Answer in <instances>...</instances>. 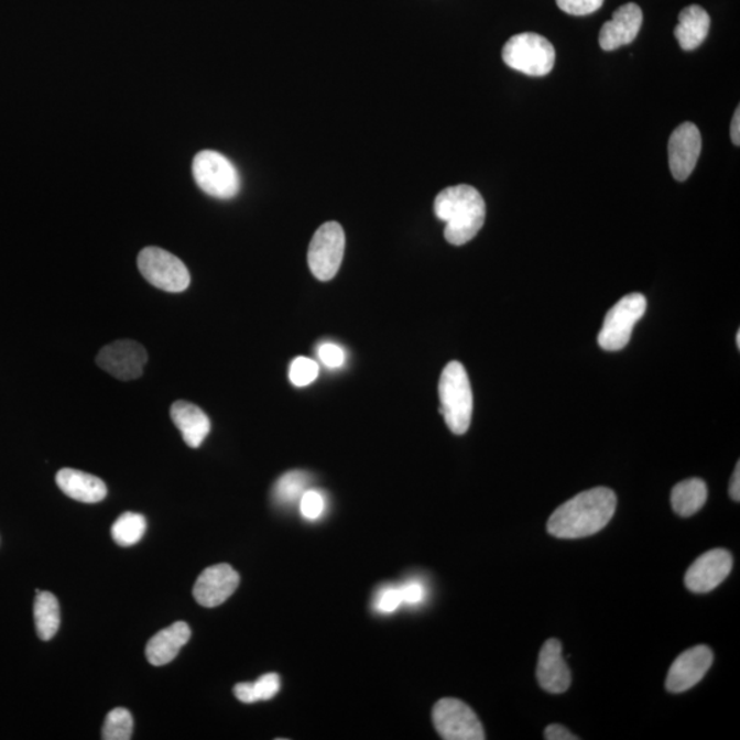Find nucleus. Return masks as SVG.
I'll use <instances>...</instances> for the list:
<instances>
[{
  "label": "nucleus",
  "mask_w": 740,
  "mask_h": 740,
  "mask_svg": "<svg viewBox=\"0 0 740 740\" xmlns=\"http://www.w3.org/2000/svg\"><path fill=\"white\" fill-rule=\"evenodd\" d=\"M616 508V493L607 487L583 491L555 510L548 519L547 532L559 540L596 535L613 519Z\"/></svg>",
  "instance_id": "nucleus-1"
},
{
  "label": "nucleus",
  "mask_w": 740,
  "mask_h": 740,
  "mask_svg": "<svg viewBox=\"0 0 740 740\" xmlns=\"http://www.w3.org/2000/svg\"><path fill=\"white\" fill-rule=\"evenodd\" d=\"M434 210L436 217L446 222L445 238L453 246L467 244L485 226V199L472 185L443 189L436 196Z\"/></svg>",
  "instance_id": "nucleus-2"
},
{
  "label": "nucleus",
  "mask_w": 740,
  "mask_h": 740,
  "mask_svg": "<svg viewBox=\"0 0 740 740\" xmlns=\"http://www.w3.org/2000/svg\"><path fill=\"white\" fill-rule=\"evenodd\" d=\"M440 414L448 429L467 434L472 422V387L461 362L453 361L443 370L439 381Z\"/></svg>",
  "instance_id": "nucleus-3"
},
{
  "label": "nucleus",
  "mask_w": 740,
  "mask_h": 740,
  "mask_svg": "<svg viewBox=\"0 0 740 740\" xmlns=\"http://www.w3.org/2000/svg\"><path fill=\"white\" fill-rule=\"evenodd\" d=\"M502 58L512 69L526 76L542 77L553 70L555 50L546 37L537 33H520L504 44Z\"/></svg>",
  "instance_id": "nucleus-4"
},
{
  "label": "nucleus",
  "mask_w": 740,
  "mask_h": 740,
  "mask_svg": "<svg viewBox=\"0 0 740 740\" xmlns=\"http://www.w3.org/2000/svg\"><path fill=\"white\" fill-rule=\"evenodd\" d=\"M193 175L205 194L231 199L240 189V176L232 162L217 151H200L193 162Z\"/></svg>",
  "instance_id": "nucleus-5"
},
{
  "label": "nucleus",
  "mask_w": 740,
  "mask_h": 740,
  "mask_svg": "<svg viewBox=\"0 0 740 740\" xmlns=\"http://www.w3.org/2000/svg\"><path fill=\"white\" fill-rule=\"evenodd\" d=\"M648 301L644 295L633 293L621 298L605 317L598 344L607 351H619L630 344L633 327L644 316Z\"/></svg>",
  "instance_id": "nucleus-6"
},
{
  "label": "nucleus",
  "mask_w": 740,
  "mask_h": 740,
  "mask_svg": "<svg viewBox=\"0 0 740 740\" xmlns=\"http://www.w3.org/2000/svg\"><path fill=\"white\" fill-rule=\"evenodd\" d=\"M140 273L151 285L166 293H183L191 276L182 260L160 247H145L138 258Z\"/></svg>",
  "instance_id": "nucleus-7"
},
{
  "label": "nucleus",
  "mask_w": 740,
  "mask_h": 740,
  "mask_svg": "<svg viewBox=\"0 0 740 740\" xmlns=\"http://www.w3.org/2000/svg\"><path fill=\"white\" fill-rule=\"evenodd\" d=\"M346 237L338 222H327L314 233L308 246L307 262L314 278L329 282L339 272L344 261Z\"/></svg>",
  "instance_id": "nucleus-8"
},
{
  "label": "nucleus",
  "mask_w": 740,
  "mask_h": 740,
  "mask_svg": "<svg viewBox=\"0 0 740 740\" xmlns=\"http://www.w3.org/2000/svg\"><path fill=\"white\" fill-rule=\"evenodd\" d=\"M435 730L446 740H485L483 726L463 700L440 699L432 710Z\"/></svg>",
  "instance_id": "nucleus-9"
},
{
  "label": "nucleus",
  "mask_w": 740,
  "mask_h": 740,
  "mask_svg": "<svg viewBox=\"0 0 740 740\" xmlns=\"http://www.w3.org/2000/svg\"><path fill=\"white\" fill-rule=\"evenodd\" d=\"M148 360V351L133 340L115 341L104 347L97 357V363L105 372L123 381L140 378Z\"/></svg>",
  "instance_id": "nucleus-10"
},
{
  "label": "nucleus",
  "mask_w": 740,
  "mask_h": 740,
  "mask_svg": "<svg viewBox=\"0 0 740 740\" xmlns=\"http://www.w3.org/2000/svg\"><path fill=\"white\" fill-rule=\"evenodd\" d=\"M703 137L697 126L684 122L672 132L668 143L670 167L677 182L687 181L697 166Z\"/></svg>",
  "instance_id": "nucleus-11"
},
{
  "label": "nucleus",
  "mask_w": 740,
  "mask_h": 740,
  "mask_svg": "<svg viewBox=\"0 0 740 740\" xmlns=\"http://www.w3.org/2000/svg\"><path fill=\"white\" fill-rule=\"evenodd\" d=\"M733 565L732 555L725 548H715L700 555L689 566L684 583L689 591L705 594L715 590L731 574Z\"/></svg>",
  "instance_id": "nucleus-12"
},
{
  "label": "nucleus",
  "mask_w": 740,
  "mask_h": 740,
  "mask_svg": "<svg viewBox=\"0 0 740 740\" xmlns=\"http://www.w3.org/2000/svg\"><path fill=\"white\" fill-rule=\"evenodd\" d=\"M240 577L228 564H218L202 572L194 586L196 602L205 608L220 607L239 587Z\"/></svg>",
  "instance_id": "nucleus-13"
},
{
  "label": "nucleus",
  "mask_w": 740,
  "mask_h": 740,
  "mask_svg": "<svg viewBox=\"0 0 740 740\" xmlns=\"http://www.w3.org/2000/svg\"><path fill=\"white\" fill-rule=\"evenodd\" d=\"M714 664V653L708 646H695L686 650L672 664L666 677V689L681 694L703 681Z\"/></svg>",
  "instance_id": "nucleus-14"
},
{
  "label": "nucleus",
  "mask_w": 740,
  "mask_h": 740,
  "mask_svg": "<svg viewBox=\"0 0 740 740\" xmlns=\"http://www.w3.org/2000/svg\"><path fill=\"white\" fill-rule=\"evenodd\" d=\"M643 24L642 9L635 3L622 4L612 15V20L605 22L599 32V46L605 52L614 50L635 41Z\"/></svg>",
  "instance_id": "nucleus-15"
},
{
  "label": "nucleus",
  "mask_w": 740,
  "mask_h": 740,
  "mask_svg": "<svg viewBox=\"0 0 740 740\" xmlns=\"http://www.w3.org/2000/svg\"><path fill=\"white\" fill-rule=\"evenodd\" d=\"M536 677L541 687L551 694H563L570 687V671L563 657V644L558 639H548L543 644Z\"/></svg>",
  "instance_id": "nucleus-16"
},
{
  "label": "nucleus",
  "mask_w": 740,
  "mask_h": 740,
  "mask_svg": "<svg viewBox=\"0 0 740 740\" xmlns=\"http://www.w3.org/2000/svg\"><path fill=\"white\" fill-rule=\"evenodd\" d=\"M191 638V628L187 622L177 621L165 630L155 633L150 639L145 655L150 664L162 666L172 663L181 653L182 648L188 643Z\"/></svg>",
  "instance_id": "nucleus-17"
},
{
  "label": "nucleus",
  "mask_w": 740,
  "mask_h": 740,
  "mask_svg": "<svg viewBox=\"0 0 740 740\" xmlns=\"http://www.w3.org/2000/svg\"><path fill=\"white\" fill-rule=\"evenodd\" d=\"M55 479L61 491L78 502L98 503L108 496V489L102 480L81 470L61 469Z\"/></svg>",
  "instance_id": "nucleus-18"
},
{
  "label": "nucleus",
  "mask_w": 740,
  "mask_h": 740,
  "mask_svg": "<svg viewBox=\"0 0 740 740\" xmlns=\"http://www.w3.org/2000/svg\"><path fill=\"white\" fill-rule=\"evenodd\" d=\"M171 417L183 439L191 448H198L209 435L211 424L206 413L194 403L177 401L171 409Z\"/></svg>",
  "instance_id": "nucleus-19"
},
{
  "label": "nucleus",
  "mask_w": 740,
  "mask_h": 740,
  "mask_svg": "<svg viewBox=\"0 0 740 740\" xmlns=\"http://www.w3.org/2000/svg\"><path fill=\"white\" fill-rule=\"evenodd\" d=\"M710 15L698 4L688 6L678 14V24L675 28V37L684 52H693L708 37L710 31Z\"/></svg>",
  "instance_id": "nucleus-20"
},
{
  "label": "nucleus",
  "mask_w": 740,
  "mask_h": 740,
  "mask_svg": "<svg viewBox=\"0 0 740 740\" xmlns=\"http://www.w3.org/2000/svg\"><path fill=\"white\" fill-rule=\"evenodd\" d=\"M708 499V487L704 480L688 479L681 481L672 490V508L682 518H689L704 508Z\"/></svg>",
  "instance_id": "nucleus-21"
},
{
  "label": "nucleus",
  "mask_w": 740,
  "mask_h": 740,
  "mask_svg": "<svg viewBox=\"0 0 740 740\" xmlns=\"http://www.w3.org/2000/svg\"><path fill=\"white\" fill-rule=\"evenodd\" d=\"M35 614L36 632L42 641H50L58 632L61 625V610L58 599L53 592L36 591Z\"/></svg>",
  "instance_id": "nucleus-22"
},
{
  "label": "nucleus",
  "mask_w": 740,
  "mask_h": 740,
  "mask_svg": "<svg viewBox=\"0 0 740 740\" xmlns=\"http://www.w3.org/2000/svg\"><path fill=\"white\" fill-rule=\"evenodd\" d=\"M308 485H311V476L302 472V470H291L274 485V502L282 504V507H293V504L301 502Z\"/></svg>",
  "instance_id": "nucleus-23"
},
{
  "label": "nucleus",
  "mask_w": 740,
  "mask_h": 740,
  "mask_svg": "<svg viewBox=\"0 0 740 740\" xmlns=\"http://www.w3.org/2000/svg\"><path fill=\"white\" fill-rule=\"evenodd\" d=\"M282 688V681L278 674H266L254 683H239L233 688L235 697L243 704H255L276 697Z\"/></svg>",
  "instance_id": "nucleus-24"
},
{
  "label": "nucleus",
  "mask_w": 740,
  "mask_h": 740,
  "mask_svg": "<svg viewBox=\"0 0 740 740\" xmlns=\"http://www.w3.org/2000/svg\"><path fill=\"white\" fill-rule=\"evenodd\" d=\"M148 530V521L144 515L138 513H123L111 529V535L117 545L121 547H131L137 545Z\"/></svg>",
  "instance_id": "nucleus-25"
},
{
  "label": "nucleus",
  "mask_w": 740,
  "mask_h": 740,
  "mask_svg": "<svg viewBox=\"0 0 740 740\" xmlns=\"http://www.w3.org/2000/svg\"><path fill=\"white\" fill-rule=\"evenodd\" d=\"M133 719L127 709L117 708L106 717L104 740H129L132 738Z\"/></svg>",
  "instance_id": "nucleus-26"
},
{
  "label": "nucleus",
  "mask_w": 740,
  "mask_h": 740,
  "mask_svg": "<svg viewBox=\"0 0 740 740\" xmlns=\"http://www.w3.org/2000/svg\"><path fill=\"white\" fill-rule=\"evenodd\" d=\"M318 376V366L316 361L311 358L298 357L291 362L290 380L296 387H305L312 384Z\"/></svg>",
  "instance_id": "nucleus-27"
},
{
  "label": "nucleus",
  "mask_w": 740,
  "mask_h": 740,
  "mask_svg": "<svg viewBox=\"0 0 740 740\" xmlns=\"http://www.w3.org/2000/svg\"><path fill=\"white\" fill-rule=\"evenodd\" d=\"M402 603L403 601L400 587L387 586L381 588V590L378 592V596H376L373 607L376 612L390 614L394 613Z\"/></svg>",
  "instance_id": "nucleus-28"
},
{
  "label": "nucleus",
  "mask_w": 740,
  "mask_h": 740,
  "mask_svg": "<svg viewBox=\"0 0 740 740\" xmlns=\"http://www.w3.org/2000/svg\"><path fill=\"white\" fill-rule=\"evenodd\" d=\"M301 513L306 520L316 521L325 513V498L322 492L307 490L300 502Z\"/></svg>",
  "instance_id": "nucleus-29"
},
{
  "label": "nucleus",
  "mask_w": 740,
  "mask_h": 740,
  "mask_svg": "<svg viewBox=\"0 0 740 740\" xmlns=\"http://www.w3.org/2000/svg\"><path fill=\"white\" fill-rule=\"evenodd\" d=\"M605 0H557L558 8L570 15H588L602 8Z\"/></svg>",
  "instance_id": "nucleus-30"
},
{
  "label": "nucleus",
  "mask_w": 740,
  "mask_h": 740,
  "mask_svg": "<svg viewBox=\"0 0 740 740\" xmlns=\"http://www.w3.org/2000/svg\"><path fill=\"white\" fill-rule=\"evenodd\" d=\"M318 357L324 366L330 369H338L344 366L346 361L345 351L341 350L338 345L334 344H324L319 346Z\"/></svg>",
  "instance_id": "nucleus-31"
},
{
  "label": "nucleus",
  "mask_w": 740,
  "mask_h": 740,
  "mask_svg": "<svg viewBox=\"0 0 740 740\" xmlns=\"http://www.w3.org/2000/svg\"><path fill=\"white\" fill-rule=\"evenodd\" d=\"M402 594V601L406 605H420L425 601L427 597V590L425 586L420 581H407L405 585L400 586Z\"/></svg>",
  "instance_id": "nucleus-32"
},
{
  "label": "nucleus",
  "mask_w": 740,
  "mask_h": 740,
  "mask_svg": "<svg viewBox=\"0 0 740 740\" xmlns=\"http://www.w3.org/2000/svg\"><path fill=\"white\" fill-rule=\"evenodd\" d=\"M545 739L547 740H577L579 738L575 737L574 733L566 730L565 727L559 725L548 726L545 730Z\"/></svg>",
  "instance_id": "nucleus-33"
},
{
  "label": "nucleus",
  "mask_w": 740,
  "mask_h": 740,
  "mask_svg": "<svg viewBox=\"0 0 740 740\" xmlns=\"http://www.w3.org/2000/svg\"><path fill=\"white\" fill-rule=\"evenodd\" d=\"M730 496L733 501H740V464H737L736 470H733L731 483H730Z\"/></svg>",
  "instance_id": "nucleus-34"
},
{
  "label": "nucleus",
  "mask_w": 740,
  "mask_h": 740,
  "mask_svg": "<svg viewBox=\"0 0 740 740\" xmlns=\"http://www.w3.org/2000/svg\"><path fill=\"white\" fill-rule=\"evenodd\" d=\"M731 139L733 144H740V108H738L736 115H733L731 123Z\"/></svg>",
  "instance_id": "nucleus-35"
},
{
  "label": "nucleus",
  "mask_w": 740,
  "mask_h": 740,
  "mask_svg": "<svg viewBox=\"0 0 740 740\" xmlns=\"http://www.w3.org/2000/svg\"><path fill=\"white\" fill-rule=\"evenodd\" d=\"M737 346H738V349H740V330H738V334H737Z\"/></svg>",
  "instance_id": "nucleus-36"
}]
</instances>
